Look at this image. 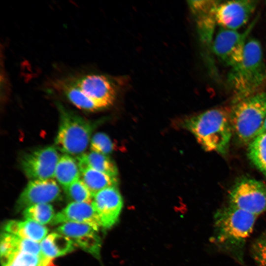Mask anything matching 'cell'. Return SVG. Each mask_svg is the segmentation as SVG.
Listing matches in <instances>:
<instances>
[{"mask_svg": "<svg viewBox=\"0 0 266 266\" xmlns=\"http://www.w3.org/2000/svg\"><path fill=\"white\" fill-rule=\"evenodd\" d=\"M18 251L38 256L42 254L39 242L20 237L18 242Z\"/></svg>", "mask_w": 266, "mask_h": 266, "instance_id": "obj_29", "label": "cell"}, {"mask_svg": "<svg viewBox=\"0 0 266 266\" xmlns=\"http://www.w3.org/2000/svg\"><path fill=\"white\" fill-rule=\"evenodd\" d=\"M19 237L4 232L0 236V260L2 266H6L14 254L18 252V242Z\"/></svg>", "mask_w": 266, "mask_h": 266, "instance_id": "obj_24", "label": "cell"}, {"mask_svg": "<svg viewBox=\"0 0 266 266\" xmlns=\"http://www.w3.org/2000/svg\"><path fill=\"white\" fill-rule=\"evenodd\" d=\"M220 0L190 1V6L195 15L197 29L201 43L205 47L211 73L218 74L212 54L213 35L217 22L215 12Z\"/></svg>", "mask_w": 266, "mask_h": 266, "instance_id": "obj_9", "label": "cell"}, {"mask_svg": "<svg viewBox=\"0 0 266 266\" xmlns=\"http://www.w3.org/2000/svg\"><path fill=\"white\" fill-rule=\"evenodd\" d=\"M264 133H266V118L260 130L259 135Z\"/></svg>", "mask_w": 266, "mask_h": 266, "instance_id": "obj_30", "label": "cell"}, {"mask_svg": "<svg viewBox=\"0 0 266 266\" xmlns=\"http://www.w3.org/2000/svg\"><path fill=\"white\" fill-rule=\"evenodd\" d=\"M67 222L88 224L97 231L100 227L92 203L85 202H70L62 210L55 214L51 224L57 225Z\"/></svg>", "mask_w": 266, "mask_h": 266, "instance_id": "obj_14", "label": "cell"}, {"mask_svg": "<svg viewBox=\"0 0 266 266\" xmlns=\"http://www.w3.org/2000/svg\"><path fill=\"white\" fill-rule=\"evenodd\" d=\"M55 146H46L23 154L20 163L25 175L31 180L51 179L60 159Z\"/></svg>", "mask_w": 266, "mask_h": 266, "instance_id": "obj_8", "label": "cell"}, {"mask_svg": "<svg viewBox=\"0 0 266 266\" xmlns=\"http://www.w3.org/2000/svg\"><path fill=\"white\" fill-rule=\"evenodd\" d=\"M61 191L53 179L31 180L18 198L15 209L18 212L32 205L60 200Z\"/></svg>", "mask_w": 266, "mask_h": 266, "instance_id": "obj_12", "label": "cell"}, {"mask_svg": "<svg viewBox=\"0 0 266 266\" xmlns=\"http://www.w3.org/2000/svg\"><path fill=\"white\" fill-rule=\"evenodd\" d=\"M4 231L20 238L37 242H41L48 232L46 227L30 219L24 221H8L4 226Z\"/></svg>", "mask_w": 266, "mask_h": 266, "instance_id": "obj_16", "label": "cell"}, {"mask_svg": "<svg viewBox=\"0 0 266 266\" xmlns=\"http://www.w3.org/2000/svg\"><path fill=\"white\" fill-rule=\"evenodd\" d=\"M57 231L71 240L82 237L97 232L92 226L83 223L67 222L63 223L57 229Z\"/></svg>", "mask_w": 266, "mask_h": 266, "instance_id": "obj_25", "label": "cell"}, {"mask_svg": "<svg viewBox=\"0 0 266 266\" xmlns=\"http://www.w3.org/2000/svg\"><path fill=\"white\" fill-rule=\"evenodd\" d=\"M54 177L63 189L79 179L81 170L77 159L67 154L62 155L57 163Z\"/></svg>", "mask_w": 266, "mask_h": 266, "instance_id": "obj_17", "label": "cell"}, {"mask_svg": "<svg viewBox=\"0 0 266 266\" xmlns=\"http://www.w3.org/2000/svg\"><path fill=\"white\" fill-rule=\"evenodd\" d=\"M64 190L67 199L72 202L92 203L93 196L81 179Z\"/></svg>", "mask_w": 266, "mask_h": 266, "instance_id": "obj_23", "label": "cell"}, {"mask_svg": "<svg viewBox=\"0 0 266 266\" xmlns=\"http://www.w3.org/2000/svg\"><path fill=\"white\" fill-rule=\"evenodd\" d=\"M258 2L252 0H220L215 12L217 25L221 28L237 31L248 22Z\"/></svg>", "mask_w": 266, "mask_h": 266, "instance_id": "obj_10", "label": "cell"}, {"mask_svg": "<svg viewBox=\"0 0 266 266\" xmlns=\"http://www.w3.org/2000/svg\"><path fill=\"white\" fill-rule=\"evenodd\" d=\"M54 86L80 109L95 112L104 109L101 105L87 97L76 86L71 77L57 80Z\"/></svg>", "mask_w": 266, "mask_h": 266, "instance_id": "obj_15", "label": "cell"}, {"mask_svg": "<svg viewBox=\"0 0 266 266\" xmlns=\"http://www.w3.org/2000/svg\"><path fill=\"white\" fill-rule=\"evenodd\" d=\"M265 236H266V231L265 232Z\"/></svg>", "mask_w": 266, "mask_h": 266, "instance_id": "obj_32", "label": "cell"}, {"mask_svg": "<svg viewBox=\"0 0 266 266\" xmlns=\"http://www.w3.org/2000/svg\"><path fill=\"white\" fill-rule=\"evenodd\" d=\"M81 180L94 197L100 191L108 187L116 186L117 177L87 167L81 170Z\"/></svg>", "mask_w": 266, "mask_h": 266, "instance_id": "obj_20", "label": "cell"}, {"mask_svg": "<svg viewBox=\"0 0 266 266\" xmlns=\"http://www.w3.org/2000/svg\"><path fill=\"white\" fill-rule=\"evenodd\" d=\"M227 80L233 94V103L258 93L266 82V65L258 40H247L242 60L231 68Z\"/></svg>", "mask_w": 266, "mask_h": 266, "instance_id": "obj_2", "label": "cell"}, {"mask_svg": "<svg viewBox=\"0 0 266 266\" xmlns=\"http://www.w3.org/2000/svg\"><path fill=\"white\" fill-rule=\"evenodd\" d=\"M230 204L258 216L266 211V184L255 179L238 180L229 194Z\"/></svg>", "mask_w": 266, "mask_h": 266, "instance_id": "obj_7", "label": "cell"}, {"mask_svg": "<svg viewBox=\"0 0 266 266\" xmlns=\"http://www.w3.org/2000/svg\"><path fill=\"white\" fill-rule=\"evenodd\" d=\"M253 258L260 266H266V239L257 240L252 245Z\"/></svg>", "mask_w": 266, "mask_h": 266, "instance_id": "obj_28", "label": "cell"}, {"mask_svg": "<svg viewBox=\"0 0 266 266\" xmlns=\"http://www.w3.org/2000/svg\"><path fill=\"white\" fill-rule=\"evenodd\" d=\"M57 107L60 123L55 147L66 154L80 156L89 145L94 125L60 103Z\"/></svg>", "mask_w": 266, "mask_h": 266, "instance_id": "obj_5", "label": "cell"}, {"mask_svg": "<svg viewBox=\"0 0 266 266\" xmlns=\"http://www.w3.org/2000/svg\"><path fill=\"white\" fill-rule=\"evenodd\" d=\"M71 78L87 97L104 108L114 102L116 96V88L112 80L107 76L90 73Z\"/></svg>", "mask_w": 266, "mask_h": 266, "instance_id": "obj_11", "label": "cell"}, {"mask_svg": "<svg viewBox=\"0 0 266 266\" xmlns=\"http://www.w3.org/2000/svg\"><path fill=\"white\" fill-rule=\"evenodd\" d=\"M255 19L243 32L220 28L214 38L213 53L221 63L231 67L242 60L248 35L253 29Z\"/></svg>", "mask_w": 266, "mask_h": 266, "instance_id": "obj_6", "label": "cell"}, {"mask_svg": "<svg viewBox=\"0 0 266 266\" xmlns=\"http://www.w3.org/2000/svg\"><path fill=\"white\" fill-rule=\"evenodd\" d=\"M92 204L100 227L109 229L118 221L123 206V200L116 186L106 188L96 194Z\"/></svg>", "mask_w": 266, "mask_h": 266, "instance_id": "obj_13", "label": "cell"}, {"mask_svg": "<svg viewBox=\"0 0 266 266\" xmlns=\"http://www.w3.org/2000/svg\"><path fill=\"white\" fill-rule=\"evenodd\" d=\"M115 145L110 137L103 133H97L91 140L90 149L92 151L106 155L114 150Z\"/></svg>", "mask_w": 266, "mask_h": 266, "instance_id": "obj_27", "label": "cell"}, {"mask_svg": "<svg viewBox=\"0 0 266 266\" xmlns=\"http://www.w3.org/2000/svg\"><path fill=\"white\" fill-rule=\"evenodd\" d=\"M257 217L230 204L218 209L214 215L213 241L242 261L245 242Z\"/></svg>", "mask_w": 266, "mask_h": 266, "instance_id": "obj_1", "label": "cell"}, {"mask_svg": "<svg viewBox=\"0 0 266 266\" xmlns=\"http://www.w3.org/2000/svg\"><path fill=\"white\" fill-rule=\"evenodd\" d=\"M80 170L90 167L111 176L118 174V169L114 162L108 156L94 151L83 153L76 158Z\"/></svg>", "mask_w": 266, "mask_h": 266, "instance_id": "obj_19", "label": "cell"}, {"mask_svg": "<svg viewBox=\"0 0 266 266\" xmlns=\"http://www.w3.org/2000/svg\"><path fill=\"white\" fill-rule=\"evenodd\" d=\"M230 112L233 132L242 143L259 135L266 118V92H258L233 103Z\"/></svg>", "mask_w": 266, "mask_h": 266, "instance_id": "obj_4", "label": "cell"}, {"mask_svg": "<svg viewBox=\"0 0 266 266\" xmlns=\"http://www.w3.org/2000/svg\"><path fill=\"white\" fill-rule=\"evenodd\" d=\"M72 241L75 246L89 253L95 258L100 259L101 241L97 232L74 239Z\"/></svg>", "mask_w": 266, "mask_h": 266, "instance_id": "obj_26", "label": "cell"}, {"mask_svg": "<svg viewBox=\"0 0 266 266\" xmlns=\"http://www.w3.org/2000/svg\"><path fill=\"white\" fill-rule=\"evenodd\" d=\"M248 154L254 165L266 175V133L258 135L249 144Z\"/></svg>", "mask_w": 266, "mask_h": 266, "instance_id": "obj_21", "label": "cell"}, {"mask_svg": "<svg viewBox=\"0 0 266 266\" xmlns=\"http://www.w3.org/2000/svg\"><path fill=\"white\" fill-rule=\"evenodd\" d=\"M185 126L207 151L224 153L233 132L230 112L214 108L192 116L185 122Z\"/></svg>", "mask_w": 266, "mask_h": 266, "instance_id": "obj_3", "label": "cell"}, {"mask_svg": "<svg viewBox=\"0 0 266 266\" xmlns=\"http://www.w3.org/2000/svg\"><path fill=\"white\" fill-rule=\"evenodd\" d=\"M23 214L25 218L34 221L41 225L51 222L55 216L53 206L49 203L36 204L24 209Z\"/></svg>", "mask_w": 266, "mask_h": 266, "instance_id": "obj_22", "label": "cell"}, {"mask_svg": "<svg viewBox=\"0 0 266 266\" xmlns=\"http://www.w3.org/2000/svg\"><path fill=\"white\" fill-rule=\"evenodd\" d=\"M6 266H23L18 265L13 263H10L8 265H7Z\"/></svg>", "mask_w": 266, "mask_h": 266, "instance_id": "obj_31", "label": "cell"}, {"mask_svg": "<svg viewBox=\"0 0 266 266\" xmlns=\"http://www.w3.org/2000/svg\"><path fill=\"white\" fill-rule=\"evenodd\" d=\"M40 245L42 254L52 259L72 252L75 246L69 238L57 233L46 236L40 242Z\"/></svg>", "mask_w": 266, "mask_h": 266, "instance_id": "obj_18", "label": "cell"}]
</instances>
